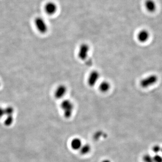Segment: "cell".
Instances as JSON below:
<instances>
[{
  "label": "cell",
  "mask_w": 162,
  "mask_h": 162,
  "mask_svg": "<svg viewBox=\"0 0 162 162\" xmlns=\"http://www.w3.org/2000/svg\"><path fill=\"white\" fill-rule=\"evenodd\" d=\"M13 118L12 115H9V116H8L7 117L6 119L5 120V125L7 126H9L10 125H11L12 124L13 122Z\"/></svg>",
  "instance_id": "14"
},
{
  "label": "cell",
  "mask_w": 162,
  "mask_h": 162,
  "mask_svg": "<svg viewBox=\"0 0 162 162\" xmlns=\"http://www.w3.org/2000/svg\"><path fill=\"white\" fill-rule=\"evenodd\" d=\"M158 78L155 74H151L143 78L140 82V86L143 88H147L152 86L158 81Z\"/></svg>",
  "instance_id": "6"
},
{
  "label": "cell",
  "mask_w": 162,
  "mask_h": 162,
  "mask_svg": "<svg viewBox=\"0 0 162 162\" xmlns=\"http://www.w3.org/2000/svg\"><path fill=\"white\" fill-rule=\"evenodd\" d=\"M5 111V114H7V116L12 115L14 112V108L12 107H8L4 109Z\"/></svg>",
  "instance_id": "15"
},
{
  "label": "cell",
  "mask_w": 162,
  "mask_h": 162,
  "mask_svg": "<svg viewBox=\"0 0 162 162\" xmlns=\"http://www.w3.org/2000/svg\"><path fill=\"white\" fill-rule=\"evenodd\" d=\"M68 92L67 86L64 84H60L58 85L54 90V97L56 99L62 100L65 98Z\"/></svg>",
  "instance_id": "4"
},
{
  "label": "cell",
  "mask_w": 162,
  "mask_h": 162,
  "mask_svg": "<svg viewBox=\"0 0 162 162\" xmlns=\"http://www.w3.org/2000/svg\"><path fill=\"white\" fill-rule=\"evenodd\" d=\"M101 162H110V160L109 159H104V160H102Z\"/></svg>",
  "instance_id": "17"
},
{
  "label": "cell",
  "mask_w": 162,
  "mask_h": 162,
  "mask_svg": "<svg viewBox=\"0 0 162 162\" xmlns=\"http://www.w3.org/2000/svg\"><path fill=\"white\" fill-rule=\"evenodd\" d=\"M97 86L98 88L99 91L102 93H106L108 92L110 90L111 87L110 83L108 81L105 80L100 81Z\"/></svg>",
  "instance_id": "8"
},
{
  "label": "cell",
  "mask_w": 162,
  "mask_h": 162,
  "mask_svg": "<svg viewBox=\"0 0 162 162\" xmlns=\"http://www.w3.org/2000/svg\"><path fill=\"white\" fill-rule=\"evenodd\" d=\"M91 51V47L89 44L83 43L78 48L77 56L78 58L82 61H85L89 57Z\"/></svg>",
  "instance_id": "2"
},
{
  "label": "cell",
  "mask_w": 162,
  "mask_h": 162,
  "mask_svg": "<svg viewBox=\"0 0 162 162\" xmlns=\"http://www.w3.org/2000/svg\"><path fill=\"white\" fill-rule=\"evenodd\" d=\"M100 73L97 70H93L89 73L86 79V83L90 87H94L97 86L100 82Z\"/></svg>",
  "instance_id": "3"
},
{
  "label": "cell",
  "mask_w": 162,
  "mask_h": 162,
  "mask_svg": "<svg viewBox=\"0 0 162 162\" xmlns=\"http://www.w3.org/2000/svg\"><path fill=\"white\" fill-rule=\"evenodd\" d=\"M58 8L57 5L55 2L48 1L45 5L44 9L46 14L49 15H52L56 13Z\"/></svg>",
  "instance_id": "7"
},
{
  "label": "cell",
  "mask_w": 162,
  "mask_h": 162,
  "mask_svg": "<svg viewBox=\"0 0 162 162\" xmlns=\"http://www.w3.org/2000/svg\"><path fill=\"white\" fill-rule=\"evenodd\" d=\"M149 37V32L147 30H141L137 34V39L141 43H145L148 40Z\"/></svg>",
  "instance_id": "9"
},
{
  "label": "cell",
  "mask_w": 162,
  "mask_h": 162,
  "mask_svg": "<svg viewBox=\"0 0 162 162\" xmlns=\"http://www.w3.org/2000/svg\"><path fill=\"white\" fill-rule=\"evenodd\" d=\"M92 147L89 144H83L82 147L79 150L80 153L82 155H86L91 152Z\"/></svg>",
  "instance_id": "12"
},
{
  "label": "cell",
  "mask_w": 162,
  "mask_h": 162,
  "mask_svg": "<svg viewBox=\"0 0 162 162\" xmlns=\"http://www.w3.org/2000/svg\"><path fill=\"white\" fill-rule=\"evenodd\" d=\"M105 136V133L102 131H98L95 133L94 135V138L95 140H98L100 139L101 137H104Z\"/></svg>",
  "instance_id": "13"
},
{
  "label": "cell",
  "mask_w": 162,
  "mask_h": 162,
  "mask_svg": "<svg viewBox=\"0 0 162 162\" xmlns=\"http://www.w3.org/2000/svg\"><path fill=\"white\" fill-rule=\"evenodd\" d=\"M34 24L38 32L42 34H46L49 28L45 20L41 17H37L35 19Z\"/></svg>",
  "instance_id": "5"
},
{
  "label": "cell",
  "mask_w": 162,
  "mask_h": 162,
  "mask_svg": "<svg viewBox=\"0 0 162 162\" xmlns=\"http://www.w3.org/2000/svg\"><path fill=\"white\" fill-rule=\"evenodd\" d=\"M70 144L72 149L74 150H79L83 143L80 138L75 137L71 140Z\"/></svg>",
  "instance_id": "10"
},
{
  "label": "cell",
  "mask_w": 162,
  "mask_h": 162,
  "mask_svg": "<svg viewBox=\"0 0 162 162\" xmlns=\"http://www.w3.org/2000/svg\"><path fill=\"white\" fill-rule=\"evenodd\" d=\"M5 114V111L4 109L0 107V118H1Z\"/></svg>",
  "instance_id": "16"
},
{
  "label": "cell",
  "mask_w": 162,
  "mask_h": 162,
  "mask_svg": "<svg viewBox=\"0 0 162 162\" xmlns=\"http://www.w3.org/2000/svg\"><path fill=\"white\" fill-rule=\"evenodd\" d=\"M145 8L148 12L153 13L157 8L156 4L154 0H147L144 3Z\"/></svg>",
  "instance_id": "11"
},
{
  "label": "cell",
  "mask_w": 162,
  "mask_h": 162,
  "mask_svg": "<svg viewBox=\"0 0 162 162\" xmlns=\"http://www.w3.org/2000/svg\"><path fill=\"white\" fill-rule=\"evenodd\" d=\"M60 109H61L63 116L65 119H70L73 115L75 105L72 100L65 98L61 100L60 104Z\"/></svg>",
  "instance_id": "1"
}]
</instances>
